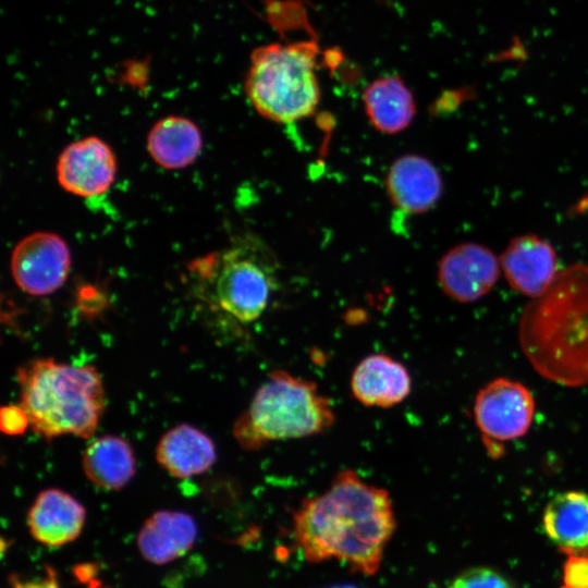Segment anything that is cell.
I'll return each mask as SVG.
<instances>
[{"label": "cell", "mask_w": 588, "mask_h": 588, "mask_svg": "<svg viewBox=\"0 0 588 588\" xmlns=\"http://www.w3.org/2000/svg\"><path fill=\"white\" fill-rule=\"evenodd\" d=\"M523 353L546 379L577 388L588 383V265L559 271L552 284L523 310Z\"/></svg>", "instance_id": "2"}, {"label": "cell", "mask_w": 588, "mask_h": 588, "mask_svg": "<svg viewBox=\"0 0 588 588\" xmlns=\"http://www.w3.org/2000/svg\"><path fill=\"white\" fill-rule=\"evenodd\" d=\"M500 265L510 286L531 298L546 292L560 271L552 245L531 234L514 237L501 255Z\"/></svg>", "instance_id": "11"}, {"label": "cell", "mask_w": 588, "mask_h": 588, "mask_svg": "<svg viewBox=\"0 0 588 588\" xmlns=\"http://www.w3.org/2000/svg\"><path fill=\"white\" fill-rule=\"evenodd\" d=\"M71 267L68 243L57 233L38 231L23 237L10 259L12 278L20 290L46 296L65 282Z\"/></svg>", "instance_id": "8"}, {"label": "cell", "mask_w": 588, "mask_h": 588, "mask_svg": "<svg viewBox=\"0 0 588 588\" xmlns=\"http://www.w3.org/2000/svg\"><path fill=\"white\" fill-rule=\"evenodd\" d=\"M158 464L175 478L206 473L217 460L211 438L198 428L181 424L168 430L156 448Z\"/></svg>", "instance_id": "16"}, {"label": "cell", "mask_w": 588, "mask_h": 588, "mask_svg": "<svg viewBox=\"0 0 588 588\" xmlns=\"http://www.w3.org/2000/svg\"><path fill=\"white\" fill-rule=\"evenodd\" d=\"M86 511L70 493L49 488L40 491L28 510L27 525L38 542L60 547L72 542L82 532Z\"/></svg>", "instance_id": "13"}, {"label": "cell", "mask_w": 588, "mask_h": 588, "mask_svg": "<svg viewBox=\"0 0 588 588\" xmlns=\"http://www.w3.org/2000/svg\"><path fill=\"white\" fill-rule=\"evenodd\" d=\"M363 102L370 124L383 134L404 131L416 114L414 96L397 75L372 81L364 90Z\"/></svg>", "instance_id": "17"}, {"label": "cell", "mask_w": 588, "mask_h": 588, "mask_svg": "<svg viewBox=\"0 0 588 588\" xmlns=\"http://www.w3.org/2000/svg\"><path fill=\"white\" fill-rule=\"evenodd\" d=\"M385 188L394 207L406 213H421L436 206L442 195L443 182L430 160L406 155L389 168Z\"/></svg>", "instance_id": "12"}, {"label": "cell", "mask_w": 588, "mask_h": 588, "mask_svg": "<svg viewBox=\"0 0 588 588\" xmlns=\"http://www.w3.org/2000/svg\"><path fill=\"white\" fill-rule=\"evenodd\" d=\"M351 391L365 406L389 408L409 395L412 378L401 362L387 354H371L353 370Z\"/></svg>", "instance_id": "14"}, {"label": "cell", "mask_w": 588, "mask_h": 588, "mask_svg": "<svg viewBox=\"0 0 588 588\" xmlns=\"http://www.w3.org/2000/svg\"><path fill=\"white\" fill-rule=\"evenodd\" d=\"M197 536V524L192 515L161 510L146 519L138 532L137 546L144 559L163 565L186 554Z\"/></svg>", "instance_id": "15"}, {"label": "cell", "mask_w": 588, "mask_h": 588, "mask_svg": "<svg viewBox=\"0 0 588 588\" xmlns=\"http://www.w3.org/2000/svg\"><path fill=\"white\" fill-rule=\"evenodd\" d=\"M319 47L315 39L273 42L250 53L244 90L255 110L277 123L315 113L320 102L316 74Z\"/></svg>", "instance_id": "5"}, {"label": "cell", "mask_w": 588, "mask_h": 588, "mask_svg": "<svg viewBox=\"0 0 588 588\" xmlns=\"http://www.w3.org/2000/svg\"><path fill=\"white\" fill-rule=\"evenodd\" d=\"M82 466L87 479L106 491L123 489L136 473L132 445L114 434L101 436L83 452Z\"/></svg>", "instance_id": "19"}, {"label": "cell", "mask_w": 588, "mask_h": 588, "mask_svg": "<svg viewBox=\"0 0 588 588\" xmlns=\"http://www.w3.org/2000/svg\"><path fill=\"white\" fill-rule=\"evenodd\" d=\"M125 78L132 85H142L148 78V62L132 60L125 65Z\"/></svg>", "instance_id": "25"}, {"label": "cell", "mask_w": 588, "mask_h": 588, "mask_svg": "<svg viewBox=\"0 0 588 588\" xmlns=\"http://www.w3.org/2000/svg\"><path fill=\"white\" fill-rule=\"evenodd\" d=\"M30 427L29 417L24 407L5 405L0 409V429L7 436H21Z\"/></svg>", "instance_id": "23"}, {"label": "cell", "mask_w": 588, "mask_h": 588, "mask_svg": "<svg viewBox=\"0 0 588 588\" xmlns=\"http://www.w3.org/2000/svg\"><path fill=\"white\" fill-rule=\"evenodd\" d=\"M396 528L385 489L352 470L335 475L322 493L306 499L293 515V537L309 562L338 560L373 575Z\"/></svg>", "instance_id": "1"}, {"label": "cell", "mask_w": 588, "mask_h": 588, "mask_svg": "<svg viewBox=\"0 0 588 588\" xmlns=\"http://www.w3.org/2000/svg\"><path fill=\"white\" fill-rule=\"evenodd\" d=\"M326 588H359V587H356V586H353V585H334V586H330V587H326Z\"/></svg>", "instance_id": "26"}, {"label": "cell", "mask_w": 588, "mask_h": 588, "mask_svg": "<svg viewBox=\"0 0 588 588\" xmlns=\"http://www.w3.org/2000/svg\"><path fill=\"white\" fill-rule=\"evenodd\" d=\"M449 588H512V586L491 568L473 567L458 574Z\"/></svg>", "instance_id": "21"}, {"label": "cell", "mask_w": 588, "mask_h": 588, "mask_svg": "<svg viewBox=\"0 0 588 588\" xmlns=\"http://www.w3.org/2000/svg\"><path fill=\"white\" fill-rule=\"evenodd\" d=\"M93 588H97L96 586H94Z\"/></svg>", "instance_id": "27"}, {"label": "cell", "mask_w": 588, "mask_h": 588, "mask_svg": "<svg viewBox=\"0 0 588 588\" xmlns=\"http://www.w3.org/2000/svg\"><path fill=\"white\" fill-rule=\"evenodd\" d=\"M215 275L218 305L240 322H253L266 310L273 290V277L265 262L241 247L223 254Z\"/></svg>", "instance_id": "7"}, {"label": "cell", "mask_w": 588, "mask_h": 588, "mask_svg": "<svg viewBox=\"0 0 588 588\" xmlns=\"http://www.w3.org/2000/svg\"><path fill=\"white\" fill-rule=\"evenodd\" d=\"M117 158L111 147L97 136L69 144L57 162V180L68 193L91 197L107 192L115 180Z\"/></svg>", "instance_id": "10"}, {"label": "cell", "mask_w": 588, "mask_h": 588, "mask_svg": "<svg viewBox=\"0 0 588 588\" xmlns=\"http://www.w3.org/2000/svg\"><path fill=\"white\" fill-rule=\"evenodd\" d=\"M12 588H60L53 568L47 567V575L41 578L21 580L17 577L11 578Z\"/></svg>", "instance_id": "24"}, {"label": "cell", "mask_w": 588, "mask_h": 588, "mask_svg": "<svg viewBox=\"0 0 588 588\" xmlns=\"http://www.w3.org/2000/svg\"><path fill=\"white\" fill-rule=\"evenodd\" d=\"M542 525L565 554L588 552V493L564 491L554 495L543 511Z\"/></svg>", "instance_id": "20"}, {"label": "cell", "mask_w": 588, "mask_h": 588, "mask_svg": "<svg viewBox=\"0 0 588 588\" xmlns=\"http://www.w3.org/2000/svg\"><path fill=\"white\" fill-rule=\"evenodd\" d=\"M16 378L20 404L38 436L48 440L94 436L106 409L102 379L94 366L36 358L20 366Z\"/></svg>", "instance_id": "3"}, {"label": "cell", "mask_w": 588, "mask_h": 588, "mask_svg": "<svg viewBox=\"0 0 588 588\" xmlns=\"http://www.w3.org/2000/svg\"><path fill=\"white\" fill-rule=\"evenodd\" d=\"M535 400L527 387L507 378H497L478 392L474 416L482 443L492 458L504 453V443L529 430Z\"/></svg>", "instance_id": "6"}, {"label": "cell", "mask_w": 588, "mask_h": 588, "mask_svg": "<svg viewBox=\"0 0 588 588\" xmlns=\"http://www.w3.org/2000/svg\"><path fill=\"white\" fill-rule=\"evenodd\" d=\"M203 148V136L197 124L182 115H167L158 120L147 135V151L151 159L168 170L192 164Z\"/></svg>", "instance_id": "18"}, {"label": "cell", "mask_w": 588, "mask_h": 588, "mask_svg": "<svg viewBox=\"0 0 588 588\" xmlns=\"http://www.w3.org/2000/svg\"><path fill=\"white\" fill-rule=\"evenodd\" d=\"M561 588H588V552L567 553Z\"/></svg>", "instance_id": "22"}, {"label": "cell", "mask_w": 588, "mask_h": 588, "mask_svg": "<svg viewBox=\"0 0 588 588\" xmlns=\"http://www.w3.org/2000/svg\"><path fill=\"white\" fill-rule=\"evenodd\" d=\"M332 404L314 381L277 369L255 392L233 428L237 443L256 451L269 442L319 434L333 426Z\"/></svg>", "instance_id": "4"}, {"label": "cell", "mask_w": 588, "mask_h": 588, "mask_svg": "<svg viewBox=\"0 0 588 588\" xmlns=\"http://www.w3.org/2000/svg\"><path fill=\"white\" fill-rule=\"evenodd\" d=\"M500 271V259L492 250L477 243H463L442 256L437 277L445 295L460 303H471L493 289Z\"/></svg>", "instance_id": "9"}]
</instances>
